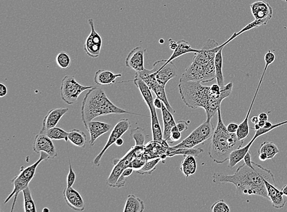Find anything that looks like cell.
I'll return each mask as SVG.
<instances>
[{
	"instance_id": "cell-1",
	"label": "cell",
	"mask_w": 287,
	"mask_h": 212,
	"mask_svg": "<svg viewBox=\"0 0 287 212\" xmlns=\"http://www.w3.org/2000/svg\"><path fill=\"white\" fill-rule=\"evenodd\" d=\"M255 168L246 164L239 166L235 174L216 172L212 176L214 184H232L236 187L238 195H257L269 200L265 179L275 185L274 175L270 169L252 162Z\"/></svg>"
},
{
	"instance_id": "cell-2",
	"label": "cell",
	"mask_w": 287,
	"mask_h": 212,
	"mask_svg": "<svg viewBox=\"0 0 287 212\" xmlns=\"http://www.w3.org/2000/svg\"><path fill=\"white\" fill-rule=\"evenodd\" d=\"M201 82H179V94L183 102L189 108L196 110L203 108L205 110L206 118L211 120L217 114L222 101L232 94L233 82L221 89V93L216 94L212 91L210 86L202 85Z\"/></svg>"
},
{
	"instance_id": "cell-3",
	"label": "cell",
	"mask_w": 287,
	"mask_h": 212,
	"mask_svg": "<svg viewBox=\"0 0 287 212\" xmlns=\"http://www.w3.org/2000/svg\"><path fill=\"white\" fill-rule=\"evenodd\" d=\"M113 114H130L148 117V116L127 112L116 106L107 97L105 91L98 86L89 89L82 101L81 109L82 119L85 127L95 118Z\"/></svg>"
},
{
	"instance_id": "cell-4",
	"label": "cell",
	"mask_w": 287,
	"mask_h": 212,
	"mask_svg": "<svg viewBox=\"0 0 287 212\" xmlns=\"http://www.w3.org/2000/svg\"><path fill=\"white\" fill-rule=\"evenodd\" d=\"M217 116V127L212 136L208 154L213 162L222 164L229 160L233 151L243 147L244 142L238 139L237 133L227 130L222 120L220 107L218 109Z\"/></svg>"
},
{
	"instance_id": "cell-5",
	"label": "cell",
	"mask_w": 287,
	"mask_h": 212,
	"mask_svg": "<svg viewBox=\"0 0 287 212\" xmlns=\"http://www.w3.org/2000/svg\"><path fill=\"white\" fill-rule=\"evenodd\" d=\"M40 154V158H39L37 162L28 167L22 166L19 174L11 181L12 184L14 185V189L5 201V204H7L10 201V199L14 196H15L13 204L12 206L11 211H13L14 210L18 195H19L20 192H22L23 190L29 187V183H30L32 179L34 178L36 172H37L38 166L40 165V164L43 161L49 159L50 158L49 155L45 153V152H41Z\"/></svg>"
},
{
	"instance_id": "cell-6",
	"label": "cell",
	"mask_w": 287,
	"mask_h": 212,
	"mask_svg": "<svg viewBox=\"0 0 287 212\" xmlns=\"http://www.w3.org/2000/svg\"><path fill=\"white\" fill-rule=\"evenodd\" d=\"M214 131V127L211 123V120L206 119L205 122H203L202 124L194 130L186 138L182 140V142L179 143L177 145L169 147L167 152L179 148H194L196 146L202 144V143L211 139Z\"/></svg>"
},
{
	"instance_id": "cell-7",
	"label": "cell",
	"mask_w": 287,
	"mask_h": 212,
	"mask_svg": "<svg viewBox=\"0 0 287 212\" xmlns=\"http://www.w3.org/2000/svg\"><path fill=\"white\" fill-rule=\"evenodd\" d=\"M94 86H84L77 82L73 76H67L62 80L60 94L62 100L68 104H73L79 98L80 94Z\"/></svg>"
},
{
	"instance_id": "cell-8",
	"label": "cell",
	"mask_w": 287,
	"mask_h": 212,
	"mask_svg": "<svg viewBox=\"0 0 287 212\" xmlns=\"http://www.w3.org/2000/svg\"><path fill=\"white\" fill-rule=\"evenodd\" d=\"M143 147H144V146H135L134 147L131 148L130 150L127 152V154L123 157L120 158V159L116 158V159L113 160L114 167H113L112 171L106 181L107 184L109 187L116 188V183H117L118 179L120 178L124 170L128 168V167H132L133 158L136 157L137 152H138L140 149Z\"/></svg>"
},
{
	"instance_id": "cell-9",
	"label": "cell",
	"mask_w": 287,
	"mask_h": 212,
	"mask_svg": "<svg viewBox=\"0 0 287 212\" xmlns=\"http://www.w3.org/2000/svg\"><path fill=\"white\" fill-rule=\"evenodd\" d=\"M167 59H161L154 62L152 70L155 79L161 86L166 87L167 83L177 76L178 68L173 61L166 63Z\"/></svg>"
},
{
	"instance_id": "cell-10",
	"label": "cell",
	"mask_w": 287,
	"mask_h": 212,
	"mask_svg": "<svg viewBox=\"0 0 287 212\" xmlns=\"http://www.w3.org/2000/svg\"><path fill=\"white\" fill-rule=\"evenodd\" d=\"M131 127V122L129 121L128 119L124 118L121 119L117 124H116L114 128L112 131L111 133L110 134L108 140L104 148L103 149L100 154H99L94 160L92 161V165L98 167L100 165V162L102 157H103L104 153L106 152L110 146L115 144L116 140L119 138H121L124 134L130 129Z\"/></svg>"
},
{
	"instance_id": "cell-11",
	"label": "cell",
	"mask_w": 287,
	"mask_h": 212,
	"mask_svg": "<svg viewBox=\"0 0 287 212\" xmlns=\"http://www.w3.org/2000/svg\"><path fill=\"white\" fill-rule=\"evenodd\" d=\"M225 46H226L225 43L219 45L214 40H208L203 44L200 52L195 53L193 61L202 65H207L209 62L215 59L218 51Z\"/></svg>"
},
{
	"instance_id": "cell-12",
	"label": "cell",
	"mask_w": 287,
	"mask_h": 212,
	"mask_svg": "<svg viewBox=\"0 0 287 212\" xmlns=\"http://www.w3.org/2000/svg\"><path fill=\"white\" fill-rule=\"evenodd\" d=\"M88 23L91 27V32L85 41L84 50L86 54L91 58H97L100 55L103 46V39L95 30L93 19H89Z\"/></svg>"
},
{
	"instance_id": "cell-13",
	"label": "cell",
	"mask_w": 287,
	"mask_h": 212,
	"mask_svg": "<svg viewBox=\"0 0 287 212\" xmlns=\"http://www.w3.org/2000/svg\"><path fill=\"white\" fill-rule=\"evenodd\" d=\"M34 151L37 154L45 152L49 155L50 159H53L57 156V152L52 139L44 133H40L36 136L34 143Z\"/></svg>"
},
{
	"instance_id": "cell-14",
	"label": "cell",
	"mask_w": 287,
	"mask_h": 212,
	"mask_svg": "<svg viewBox=\"0 0 287 212\" xmlns=\"http://www.w3.org/2000/svg\"><path fill=\"white\" fill-rule=\"evenodd\" d=\"M146 49L142 47H137L131 51L126 58L125 64L127 67L132 68L136 73L145 69L144 66L145 53Z\"/></svg>"
},
{
	"instance_id": "cell-15",
	"label": "cell",
	"mask_w": 287,
	"mask_h": 212,
	"mask_svg": "<svg viewBox=\"0 0 287 212\" xmlns=\"http://www.w3.org/2000/svg\"><path fill=\"white\" fill-rule=\"evenodd\" d=\"M181 81H193L206 83L205 65L193 61L179 79Z\"/></svg>"
},
{
	"instance_id": "cell-16",
	"label": "cell",
	"mask_w": 287,
	"mask_h": 212,
	"mask_svg": "<svg viewBox=\"0 0 287 212\" xmlns=\"http://www.w3.org/2000/svg\"><path fill=\"white\" fill-rule=\"evenodd\" d=\"M66 202L74 210L82 211L85 210V202L82 196L73 187H67L63 191Z\"/></svg>"
},
{
	"instance_id": "cell-17",
	"label": "cell",
	"mask_w": 287,
	"mask_h": 212,
	"mask_svg": "<svg viewBox=\"0 0 287 212\" xmlns=\"http://www.w3.org/2000/svg\"><path fill=\"white\" fill-rule=\"evenodd\" d=\"M111 125L101 121H91L85 127L90 135L89 144L91 146L95 145L97 140L102 135L108 132L111 129Z\"/></svg>"
},
{
	"instance_id": "cell-18",
	"label": "cell",
	"mask_w": 287,
	"mask_h": 212,
	"mask_svg": "<svg viewBox=\"0 0 287 212\" xmlns=\"http://www.w3.org/2000/svg\"><path fill=\"white\" fill-rule=\"evenodd\" d=\"M69 111L68 108H58L50 110L44 119L43 127L40 133H44L45 131L51 128L55 127L60 121L66 113Z\"/></svg>"
},
{
	"instance_id": "cell-19",
	"label": "cell",
	"mask_w": 287,
	"mask_h": 212,
	"mask_svg": "<svg viewBox=\"0 0 287 212\" xmlns=\"http://www.w3.org/2000/svg\"><path fill=\"white\" fill-rule=\"evenodd\" d=\"M265 184L267 188L268 198L271 202L272 206L275 208L280 209L284 207L286 204V201L283 198V194L282 191L275 187V185L265 179Z\"/></svg>"
},
{
	"instance_id": "cell-20",
	"label": "cell",
	"mask_w": 287,
	"mask_h": 212,
	"mask_svg": "<svg viewBox=\"0 0 287 212\" xmlns=\"http://www.w3.org/2000/svg\"><path fill=\"white\" fill-rule=\"evenodd\" d=\"M250 10L255 19H271V18L273 17V8L267 2H254L250 5Z\"/></svg>"
},
{
	"instance_id": "cell-21",
	"label": "cell",
	"mask_w": 287,
	"mask_h": 212,
	"mask_svg": "<svg viewBox=\"0 0 287 212\" xmlns=\"http://www.w3.org/2000/svg\"><path fill=\"white\" fill-rule=\"evenodd\" d=\"M122 76L121 74H114L109 70H98L95 74L94 81L98 86H108L115 84L116 80Z\"/></svg>"
},
{
	"instance_id": "cell-22",
	"label": "cell",
	"mask_w": 287,
	"mask_h": 212,
	"mask_svg": "<svg viewBox=\"0 0 287 212\" xmlns=\"http://www.w3.org/2000/svg\"><path fill=\"white\" fill-rule=\"evenodd\" d=\"M134 84L139 89L140 93H141L143 100L145 101L148 107L149 112L152 111L155 108L154 105L153 97H152V92L150 88L147 85L139 78L135 77V79L133 80Z\"/></svg>"
},
{
	"instance_id": "cell-23",
	"label": "cell",
	"mask_w": 287,
	"mask_h": 212,
	"mask_svg": "<svg viewBox=\"0 0 287 212\" xmlns=\"http://www.w3.org/2000/svg\"><path fill=\"white\" fill-rule=\"evenodd\" d=\"M260 86L258 85V87L257 88L255 95H254L252 103L250 104V108L248 110L246 118H245L244 120L241 122V124H239V127L238 128L237 135L238 139L240 141H243L245 139H246L249 135L250 127L249 126V118L250 115L251 111H252V107L254 102H255L256 98L257 97V94L259 91Z\"/></svg>"
},
{
	"instance_id": "cell-24",
	"label": "cell",
	"mask_w": 287,
	"mask_h": 212,
	"mask_svg": "<svg viewBox=\"0 0 287 212\" xmlns=\"http://www.w3.org/2000/svg\"><path fill=\"white\" fill-rule=\"evenodd\" d=\"M161 112H162L164 122L163 138L166 141H168L171 135L172 128L175 126L176 123L172 113L169 111L164 103L161 108Z\"/></svg>"
},
{
	"instance_id": "cell-25",
	"label": "cell",
	"mask_w": 287,
	"mask_h": 212,
	"mask_svg": "<svg viewBox=\"0 0 287 212\" xmlns=\"http://www.w3.org/2000/svg\"><path fill=\"white\" fill-rule=\"evenodd\" d=\"M255 141L256 140L252 138L246 146H244V147H241L240 148L235 149V150L233 151L232 153L230 154L229 160V168L232 169L234 168L237 164L241 162L242 160H244V157L246 156L247 152L250 151L251 146L252 145L253 142Z\"/></svg>"
},
{
	"instance_id": "cell-26",
	"label": "cell",
	"mask_w": 287,
	"mask_h": 212,
	"mask_svg": "<svg viewBox=\"0 0 287 212\" xmlns=\"http://www.w3.org/2000/svg\"><path fill=\"white\" fill-rule=\"evenodd\" d=\"M200 50L194 49L187 41L184 40H179L178 42V47L173 51V54L170 58L167 59L166 63L173 61L174 59L180 57V56L186 55L189 53H198Z\"/></svg>"
},
{
	"instance_id": "cell-27",
	"label": "cell",
	"mask_w": 287,
	"mask_h": 212,
	"mask_svg": "<svg viewBox=\"0 0 287 212\" xmlns=\"http://www.w3.org/2000/svg\"><path fill=\"white\" fill-rule=\"evenodd\" d=\"M145 210L144 202L134 195L127 196L124 205V212H142Z\"/></svg>"
},
{
	"instance_id": "cell-28",
	"label": "cell",
	"mask_w": 287,
	"mask_h": 212,
	"mask_svg": "<svg viewBox=\"0 0 287 212\" xmlns=\"http://www.w3.org/2000/svg\"><path fill=\"white\" fill-rule=\"evenodd\" d=\"M182 161L180 169L182 173L187 179L189 176L192 175L197 171V162L195 157L193 155H186Z\"/></svg>"
},
{
	"instance_id": "cell-29",
	"label": "cell",
	"mask_w": 287,
	"mask_h": 212,
	"mask_svg": "<svg viewBox=\"0 0 287 212\" xmlns=\"http://www.w3.org/2000/svg\"><path fill=\"white\" fill-rule=\"evenodd\" d=\"M151 118V129L152 133V141L163 142V133L161 129L159 119H158L156 109L150 112Z\"/></svg>"
},
{
	"instance_id": "cell-30",
	"label": "cell",
	"mask_w": 287,
	"mask_h": 212,
	"mask_svg": "<svg viewBox=\"0 0 287 212\" xmlns=\"http://www.w3.org/2000/svg\"><path fill=\"white\" fill-rule=\"evenodd\" d=\"M68 140L77 147L85 148L87 142V137L83 131L74 128L68 132Z\"/></svg>"
},
{
	"instance_id": "cell-31",
	"label": "cell",
	"mask_w": 287,
	"mask_h": 212,
	"mask_svg": "<svg viewBox=\"0 0 287 212\" xmlns=\"http://www.w3.org/2000/svg\"><path fill=\"white\" fill-rule=\"evenodd\" d=\"M224 47L218 51L214 59L215 68H216V80L217 84L222 88L225 86V82H224V77L223 74V56L222 51Z\"/></svg>"
},
{
	"instance_id": "cell-32",
	"label": "cell",
	"mask_w": 287,
	"mask_h": 212,
	"mask_svg": "<svg viewBox=\"0 0 287 212\" xmlns=\"http://www.w3.org/2000/svg\"><path fill=\"white\" fill-rule=\"evenodd\" d=\"M279 149L274 143L266 141L262 143L258 151V154L265 153L267 155L268 160L273 159L277 154L279 153Z\"/></svg>"
},
{
	"instance_id": "cell-33",
	"label": "cell",
	"mask_w": 287,
	"mask_h": 212,
	"mask_svg": "<svg viewBox=\"0 0 287 212\" xmlns=\"http://www.w3.org/2000/svg\"><path fill=\"white\" fill-rule=\"evenodd\" d=\"M24 202L23 207L24 211L25 212H36L37 211V207H36L35 202L29 187L26 188L22 191Z\"/></svg>"
},
{
	"instance_id": "cell-34",
	"label": "cell",
	"mask_w": 287,
	"mask_h": 212,
	"mask_svg": "<svg viewBox=\"0 0 287 212\" xmlns=\"http://www.w3.org/2000/svg\"><path fill=\"white\" fill-rule=\"evenodd\" d=\"M165 88L166 87H164V86L158 84L153 86V87L151 89V90L154 92L157 97L160 98V99L163 101V102L165 104L169 111L171 112L172 114H175L176 112L173 110L171 105H170L168 98L167 97Z\"/></svg>"
},
{
	"instance_id": "cell-35",
	"label": "cell",
	"mask_w": 287,
	"mask_h": 212,
	"mask_svg": "<svg viewBox=\"0 0 287 212\" xmlns=\"http://www.w3.org/2000/svg\"><path fill=\"white\" fill-rule=\"evenodd\" d=\"M44 134L52 140H65L66 142L68 141V132L59 127L51 128L45 131Z\"/></svg>"
},
{
	"instance_id": "cell-36",
	"label": "cell",
	"mask_w": 287,
	"mask_h": 212,
	"mask_svg": "<svg viewBox=\"0 0 287 212\" xmlns=\"http://www.w3.org/2000/svg\"><path fill=\"white\" fill-rule=\"evenodd\" d=\"M203 150L202 148L198 149H176L175 150L167 152V156L172 157L175 155H183L184 156L186 155H193L194 157H198L200 154H201Z\"/></svg>"
},
{
	"instance_id": "cell-37",
	"label": "cell",
	"mask_w": 287,
	"mask_h": 212,
	"mask_svg": "<svg viewBox=\"0 0 287 212\" xmlns=\"http://www.w3.org/2000/svg\"><path fill=\"white\" fill-rule=\"evenodd\" d=\"M162 161L160 157L151 158L149 159L145 163V165L142 166L141 169L137 170L136 172L139 174H151L152 172L155 171L156 169V166L159 163Z\"/></svg>"
},
{
	"instance_id": "cell-38",
	"label": "cell",
	"mask_w": 287,
	"mask_h": 212,
	"mask_svg": "<svg viewBox=\"0 0 287 212\" xmlns=\"http://www.w3.org/2000/svg\"><path fill=\"white\" fill-rule=\"evenodd\" d=\"M131 136L135 140L136 146H144L146 138L149 136L146 135L145 128L140 127L131 130Z\"/></svg>"
},
{
	"instance_id": "cell-39",
	"label": "cell",
	"mask_w": 287,
	"mask_h": 212,
	"mask_svg": "<svg viewBox=\"0 0 287 212\" xmlns=\"http://www.w3.org/2000/svg\"><path fill=\"white\" fill-rule=\"evenodd\" d=\"M270 20L271 19H255V20H253V22L247 24V25L242 29L241 30L238 32H235L236 37L237 38L239 36L244 33L245 32L250 30V29L259 28L261 26L266 25Z\"/></svg>"
},
{
	"instance_id": "cell-40",
	"label": "cell",
	"mask_w": 287,
	"mask_h": 212,
	"mask_svg": "<svg viewBox=\"0 0 287 212\" xmlns=\"http://www.w3.org/2000/svg\"><path fill=\"white\" fill-rule=\"evenodd\" d=\"M56 62L62 69H67L71 66V59L70 55L67 52H60L56 57Z\"/></svg>"
},
{
	"instance_id": "cell-41",
	"label": "cell",
	"mask_w": 287,
	"mask_h": 212,
	"mask_svg": "<svg viewBox=\"0 0 287 212\" xmlns=\"http://www.w3.org/2000/svg\"><path fill=\"white\" fill-rule=\"evenodd\" d=\"M275 59H276V56H275L274 53L273 52H272L271 50H268V52L266 53L265 55V67L264 68V73H263L262 74L261 79H260V80L259 83H260V84H262L263 80H264V79L266 72H267L269 65L273 64L275 61Z\"/></svg>"
},
{
	"instance_id": "cell-42",
	"label": "cell",
	"mask_w": 287,
	"mask_h": 212,
	"mask_svg": "<svg viewBox=\"0 0 287 212\" xmlns=\"http://www.w3.org/2000/svg\"><path fill=\"white\" fill-rule=\"evenodd\" d=\"M211 210L213 212H229L230 209L224 200L220 199L211 206Z\"/></svg>"
},
{
	"instance_id": "cell-43",
	"label": "cell",
	"mask_w": 287,
	"mask_h": 212,
	"mask_svg": "<svg viewBox=\"0 0 287 212\" xmlns=\"http://www.w3.org/2000/svg\"><path fill=\"white\" fill-rule=\"evenodd\" d=\"M134 168L132 167H128V168H125L123 172L122 173L120 178H119L116 185V188L121 189V188L123 187L125 184V181H126V178L132 174Z\"/></svg>"
},
{
	"instance_id": "cell-44",
	"label": "cell",
	"mask_w": 287,
	"mask_h": 212,
	"mask_svg": "<svg viewBox=\"0 0 287 212\" xmlns=\"http://www.w3.org/2000/svg\"><path fill=\"white\" fill-rule=\"evenodd\" d=\"M69 163H70V171H69L67 176V187H73L76 181V174L72 168L71 162L70 159H69Z\"/></svg>"
},
{
	"instance_id": "cell-45",
	"label": "cell",
	"mask_w": 287,
	"mask_h": 212,
	"mask_svg": "<svg viewBox=\"0 0 287 212\" xmlns=\"http://www.w3.org/2000/svg\"><path fill=\"white\" fill-rule=\"evenodd\" d=\"M181 138V132H180V131H176V132H173L171 133V135H170L169 138V139H170V141L167 142H169V143H173L179 141V140Z\"/></svg>"
},
{
	"instance_id": "cell-46",
	"label": "cell",
	"mask_w": 287,
	"mask_h": 212,
	"mask_svg": "<svg viewBox=\"0 0 287 212\" xmlns=\"http://www.w3.org/2000/svg\"><path fill=\"white\" fill-rule=\"evenodd\" d=\"M176 126L178 127V130L180 132H183V131L187 130L188 128H189V124H188L186 121H179L176 124Z\"/></svg>"
},
{
	"instance_id": "cell-47",
	"label": "cell",
	"mask_w": 287,
	"mask_h": 212,
	"mask_svg": "<svg viewBox=\"0 0 287 212\" xmlns=\"http://www.w3.org/2000/svg\"><path fill=\"white\" fill-rule=\"evenodd\" d=\"M243 160L244 163L248 166H249L250 168L252 169L255 168V166L253 165L252 164V158H251L250 151L247 152V154L246 155V156L244 157Z\"/></svg>"
},
{
	"instance_id": "cell-48",
	"label": "cell",
	"mask_w": 287,
	"mask_h": 212,
	"mask_svg": "<svg viewBox=\"0 0 287 212\" xmlns=\"http://www.w3.org/2000/svg\"><path fill=\"white\" fill-rule=\"evenodd\" d=\"M239 124L237 123H230L227 126V129L230 133H237Z\"/></svg>"
},
{
	"instance_id": "cell-49",
	"label": "cell",
	"mask_w": 287,
	"mask_h": 212,
	"mask_svg": "<svg viewBox=\"0 0 287 212\" xmlns=\"http://www.w3.org/2000/svg\"><path fill=\"white\" fill-rule=\"evenodd\" d=\"M8 88L4 83H0V97H4L8 94Z\"/></svg>"
},
{
	"instance_id": "cell-50",
	"label": "cell",
	"mask_w": 287,
	"mask_h": 212,
	"mask_svg": "<svg viewBox=\"0 0 287 212\" xmlns=\"http://www.w3.org/2000/svg\"><path fill=\"white\" fill-rule=\"evenodd\" d=\"M163 101L160 98L156 97L154 100V105L156 109L161 110L163 105Z\"/></svg>"
},
{
	"instance_id": "cell-51",
	"label": "cell",
	"mask_w": 287,
	"mask_h": 212,
	"mask_svg": "<svg viewBox=\"0 0 287 212\" xmlns=\"http://www.w3.org/2000/svg\"><path fill=\"white\" fill-rule=\"evenodd\" d=\"M170 49L174 51L178 47V42L173 40L172 39L169 40Z\"/></svg>"
},
{
	"instance_id": "cell-52",
	"label": "cell",
	"mask_w": 287,
	"mask_h": 212,
	"mask_svg": "<svg viewBox=\"0 0 287 212\" xmlns=\"http://www.w3.org/2000/svg\"><path fill=\"white\" fill-rule=\"evenodd\" d=\"M259 120H262L264 121H268V115L267 113H262L259 116Z\"/></svg>"
},
{
	"instance_id": "cell-53",
	"label": "cell",
	"mask_w": 287,
	"mask_h": 212,
	"mask_svg": "<svg viewBox=\"0 0 287 212\" xmlns=\"http://www.w3.org/2000/svg\"><path fill=\"white\" fill-rule=\"evenodd\" d=\"M259 157L260 160L262 161V162H265V161L268 160L267 155H266L265 153L259 154Z\"/></svg>"
},
{
	"instance_id": "cell-54",
	"label": "cell",
	"mask_w": 287,
	"mask_h": 212,
	"mask_svg": "<svg viewBox=\"0 0 287 212\" xmlns=\"http://www.w3.org/2000/svg\"><path fill=\"white\" fill-rule=\"evenodd\" d=\"M124 144V140L122 138H119L116 140L115 145L117 146H121Z\"/></svg>"
},
{
	"instance_id": "cell-55",
	"label": "cell",
	"mask_w": 287,
	"mask_h": 212,
	"mask_svg": "<svg viewBox=\"0 0 287 212\" xmlns=\"http://www.w3.org/2000/svg\"><path fill=\"white\" fill-rule=\"evenodd\" d=\"M251 121H252V123L254 124H258L259 122V116H253V117L251 118Z\"/></svg>"
},
{
	"instance_id": "cell-56",
	"label": "cell",
	"mask_w": 287,
	"mask_h": 212,
	"mask_svg": "<svg viewBox=\"0 0 287 212\" xmlns=\"http://www.w3.org/2000/svg\"><path fill=\"white\" fill-rule=\"evenodd\" d=\"M273 126V124H272L271 122L267 121L266 122L264 128H267V129H269V128H270Z\"/></svg>"
},
{
	"instance_id": "cell-57",
	"label": "cell",
	"mask_w": 287,
	"mask_h": 212,
	"mask_svg": "<svg viewBox=\"0 0 287 212\" xmlns=\"http://www.w3.org/2000/svg\"><path fill=\"white\" fill-rule=\"evenodd\" d=\"M281 191H282L283 195L287 197V184L284 185L282 189H281Z\"/></svg>"
},
{
	"instance_id": "cell-58",
	"label": "cell",
	"mask_w": 287,
	"mask_h": 212,
	"mask_svg": "<svg viewBox=\"0 0 287 212\" xmlns=\"http://www.w3.org/2000/svg\"><path fill=\"white\" fill-rule=\"evenodd\" d=\"M266 122H267V121L259 120V122H258V124L260 125V127L262 128V127H264L265 126Z\"/></svg>"
},
{
	"instance_id": "cell-59",
	"label": "cell",
	"mask_w": 287,
	"mask_h": 212,
	"mask_svg": "<svg viewBox=\"0 0 287 212\" xmlns=\"http://www.w3.org/2000/svg\"><path fill=\"white\" fill-rule=\"evenodd\" d=\"M176 131H179L178 128V127L176 126V125H175V126L173 127L172 128V130H171V133L173 132H176Z\"/></svg>"
},
{
	"instance_id": "cell-60",
	"label": "cell",
	"mask_w": 287,
	"mask_h": 212,
	"mask_svg": "<svg viewBox=\"0 0 287 212\" xmlns=\"http://www.w3.org/2000/svg\"><path fill=\"white\" fill-rule=\"evenodd\" d=\"M260 128L261 127H260V125L258 124H255V127H254L253 129H255L256 131L259 130Z\"/></svg>"
},
{
	"instance_id": "cell-61",
	"label": "cell",
	"mask_w": 287,
	"mask_h": 212,
	"mask_svg": "<svg viewBox=\"0 0 287 212\" xmlns=\"http://www.w3.org/2000/svg\"><path fill=\"white\" fill-rule=\"evenodd\" d=\"M43 211H50V209L49 208L47 207H45L43 210Z\"/></svg>"
},
{
	"instance_id": "cell-62",
	"label": "cell",
	"mask_w": 287,
	"mask_h": 212,
	"mask_svg": "<svg viewBox=\"0 0 287 212\" xmlns=\"http://www.w3.org/2000/svg\"><path fill=\"white\" fill-rule=\"evenodd\" d=\"M160 43L161 44H164V40H160Z\"/></svg>"
},
{
	"instance_id": "cell-63",
	"label": "cell",
	"mask_w": 287,
	"mask_h": 212,
	"mask_svg": "<svg viewBox=\"0 0 287 212\" xmlns=\"http://www.w3.org/2000/svg\"><path fill=\"white\" fill-rule=\"evenodd\" d=\"M282 1L287 2V0H282Z\"/></svg>"
}]
</instances>
